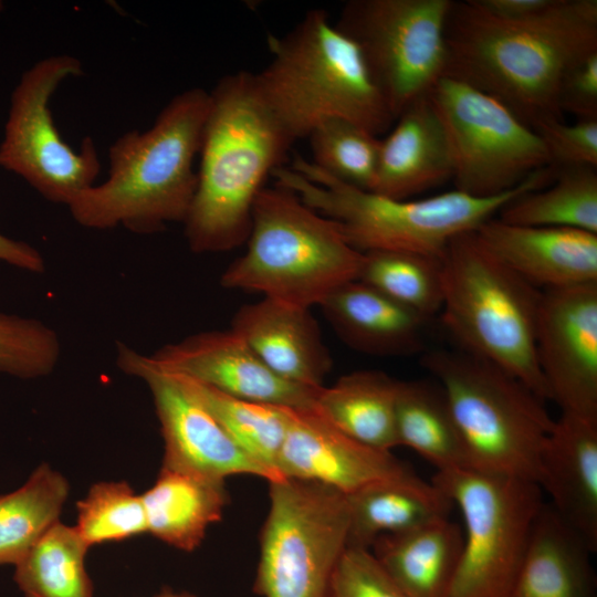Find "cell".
I'll list each match as a JSON object with an SVG mask.
<instances>
[{
  "mask_svg": "<svg viewBox=\"0 0 597 597\" xmlns=\"http://www.w3.org/2000/svg\"><path fill=\"white\" fill-rule=\"evenodd\" d=\"M446 44L443 76L491 95L533 129L564 119L559 83L572 63L597 49V1L558 0L540 18L510 21L475 0H453Z\"/></svg>",
  "mask_w": 597,
  "mask_h": 597,
  "instance_id": "cell-1",
  "label": "cell"
},
{
  "mask_svg": "<svg viewBox=\"0 0 597 597\" xmlns=\"http://www.w3.org/2000/svg\"><path fill=\"white\" fill-rule=\"evenodd\" d=\"M209 93L197 186L184 221L195 253L245 243L255 199L293 145L260 96L253 73L224 75Z\"/></svg>",
  "mask_w": 597,
  "mask_h": 597,
  "instance_id": "cell-2",
  "label": "cell"
},
{
  "mask_svg": "<svg viewBox=\"0 0 597 597\" xmlns=\"http://www.w3.org/2000/svg\"><path fill=\"white\" fill-rule=\"evenodd\" d=\"M210 93L192 87L175 95L153 125L132 129L108 149V175L78 193L67 206L81 227H122L154 234L185 221L197 186L199 154Z\"/></svg>",
  "mask_w": 597,
  "mask_h": 597,
  "instance_id": "cell-3",
  "label": "cell"
},
{
  "mask_svg": "<svg viewBox=\"0 0 597 597\" xmlns=\"http://www.w3.org/2000/svg\"><path fill=\"white\" fill-rule=\"evenodd\" d=\"M268 44L271 61L253 73L255 86L293 143L328 118L350 121L376 136L396 121L358 45L327 11H307Z\"/></svg>",
  "mask_w": 597,
  "mask_h": 597,
  "instance_id": "cell-4",
  "label": "cell"
},
{
  "mask_svg": "<svg viewBox=\"0 0 597 597\" xmlns=\"http://www.w3.org/2000/svg\"><path fill=\"white\" fill-rule=\"evenodd\" d=\"M274 184L292 190L310 208L335 221L357 251L391 250L442 256L455 235L474 231L512 199L547 186L555 169L535 171L514 189L480 198L457 189L425 199H392L346 185L300 155L279 167Z\"/></svg>",
  "mask_w": 597,
  "mask_h": 597,
  "instance_id": "cell-5",
  "label": "cell"
},
{
  "mask_svg": "<svg viewBox=\"0 0 597 597\" xmlns=\"http://www.w3.org/2000/svg\"><path fill=\"white\" fill-rule=\"evenodd\" d=\"M245 243L220 284L310 310L356 280L363 256L335 221L275 184L258 195Z\"/></svg>",
  "mask_w": 597,
  "mask_h": 597,
  "instance_id": "cell-6",
  "label": "cell"
},
{
  "mask_svg": "<svg viewBox=\"0 0 597 597\" xmlns=\"http://www.w3.org/2000/svg\"><path fill=\"white\" fill-rule=\"evenodd\" d=\"M441 321L460 349L501 367L542 400L549 399L535 346L542 290L501 262L474 231L442 256Z\"/></svg>",
  "mask_w": 597,
  "mask_h": 597,
  "instance_id": "cell-7",
  "label": "cell"
},
{
  "mask_svg": "<svg viewBox=\"0 0 597 597\" xmlns=\"http://www.w3.org/2000/svg\"><path fill=\"white\" fill-rule=\"evenodd\" d=\"M422 365L446 395L469 467L537 483L555 421L544 400L501 367L462 349L431 350Z\"/></svg>",
  "mask_w": 597,
  "mask_h": 597,
  "instance_id": "cell-8",
  "label": "cell"
},
{
  "mask_svg": "<svg viewBox=\"0 0 597 597\" xmlns=\"http://www.w3.org/2000/svg\"><path fill=\"white\" fill-rule=\"evenodd\" d=\"M431 483L457 505L464 532L446 597H506L544 502L531 480L471 468L437 471Z\"/></svg>",
  "mask_w": 597,
  "mask_h": 597,
  "instance_id": "cell-9",
  "label": "cell"
},
{
  "mask_svg": "<svg viewBox=\"0 0 597 597\" xmlns=\"http://www.w3.org/2000/svg\"><path fill=\"white\" fill-rule=\"evenodd\" d=\"M269 483L253 591L261 597H323L348 545L347 496L313 481Z\"/></svg>",
  "mask_w": 597,
  "mask_h": 597,
  "instance_id": "cell-10",
  "label": "cell"
},
{
  "mask_svg": "<svg viewBox=\"0 0 597 597\" xmlns=\"http://www.w3.org/2000/svg\"><path fill=\"white\" fill-rule=\"evenodd\" d=\"M429 97L446 133L454 189L495 197L551 166L537 133L491 95L442 76Z\"/></svg>",
  "mask_w": 597,
  "mask_h": 597,
  "instance_id": "cell-11",
  "label": "cell"
},
{
  "mask_svg": "<svg viewBox=\"0 0 597 597\" xmlns=\"http://www.w3.org/2000/svg\"><path fill=\"white\" fill-rule=\"evenodd\" d=\"M453 0H350L335 23L359 48L395 119L444 75Z\"/></svg>",
  "mask_w": 597,
  "mask_h": 597,
  "instance_id": "cell-12",
  "label": "cell"
},
{
  "mask_svg": "<svg viewBox=\"0 0 597 597\" xmlns=\"http://www.w3.org/2000/svg\"><path fill=\"white\" fill-rule=\"evenodd\" d=\"M82 74V62L70 54L46 56L25 70L11 94L0 142L1 168L48 201L65 206L96 184L101 170L94 140L85 137L73 149L59 134L50 108L57 87Z\"/></svg>",
  "mask_w": 597,
  "mask_h": 597,
  "instance_id": "cell-13",
  "label": "cell"
},
{
  "mask_svg": "<svg viewBox=\"0 0 597 597\" xmlns=\"http://www.w3.org/2000/svg\"><path fill=\"white\" fill-rule=\"evenodd\" d=\"M116 363L122 371L142 379L150 390L164 439V468L220 481L235 474L255 475L269 482L283 479L249 457L179 375L124 343L117 344Z\"/></svg>",
  "mask_w": 597,
  "mask_h": 597,
  "instance_id": "cell-14",
  "label": "cell"
},
{
  "mask_svg": "<svg viewBox=\"0 0 597 597\" xmlns=\"http://www.w3.org/2000/svg\"><path fill=\"white\" fill-rule=\"evenodd\" d=\"M535 346L549 400L597 422V283L543 290Z\"/></svg>",
  "mask_w": 597,
  "mask_h": 597,
  "instance_id": "cell-15",
  "label": "cell"
},
{
  "mask_svg": "<svg viewBox=\"0 0 597 597\" xmlns=\"http://www.w3.org/2000/svg\"><path fill=\"white\" fill-rule=\"evenodd\" d=\"M277 469L283 478L313 481L346 495L369 484L417 476L391 451L348 437L315 406L287 407V429Z\"/></svg>",
  "mask_w": 597,
  "mask_h": 597,
  "instance_id": "cell-16",
  "label": "cell"
},
{
  "mask_svg": "<svg viewBox=\"0 0 597 597\" xmlns=\"http://www.w3.org/2000/svg\"><path fill=\"white\" fill-rule=\"evenodd\" d=\"M149 356L169 371L255 402L312 407L322 388L301 386L277 376L231 328L189 335Z\"/></svg>",
  "mask_w": 597,
  "mask_h": 597,
  "instance_id": "cell-17",
  "label": "cell"
},
{
  "mask_svg": "<svg viewBox=\"0 0 597 597\" xmlns=\"http://www.w3.org/2000/svg\"><path fill=\"white\" fill-rule=\"evenodd\" d=\"M475 233L501 262L542 291L597 283L596 233L516 226L495 217Z\"/></svg>",
  "mask_w": 597,
  "mask_h": 597,
  "instance_id": "cell-18",
  "label": "cell"
},
{
  "mask_svg": "<svg viewBox=\"0 0 597 597\" xmlns=\"http://www.w3.org/2000/svg\"><path fill=\"white\" fill-rule=\"evenodd\" d=\"M230 328L277 376L310 388L323 387L333 359L310 308L263 297L242 305Z\"/></svg>",
  "mask_w": 597,
  "mask_h": 597,
  "instance_id": "cell-19",
  "label": "cell"
},
{
  "mask_svg": "<svg viewBox=\"0 0 597 597\" xmlns=\"http://www.w3.org/2000/svg\"><path fill=\"white\" fill-rule=\"evenodd\" d=\"M537 484L551 506L597 549V422L569 413L554 421L540 459Z\"/></svg>",
  "mask_w": 597,
  "mask_h": 597,
  "instance_id": "cell-20",
  "label": "cell"
},
{
  "mask_svg": "<svg viewBox=\"0 0 597 597\" xmlns=\"http://www.w3.org/2000/svg\"><path fill=\"white\" fill-rule=\"evenodd\" d=\"M380 139L370 190L392 198L410 197L452 178V164L443 126L429 93L413 101Z\"/></svg>",
  "mask_w": 597,
  "mask_h": 597,
  "instance_id": "cell-21",
  "label": "cell"
},
{
  "mask_svg": "<svg viewBox=\"0 0 597 597\" xmlns=\"http://www.w3.org/2000/svg\"><path fill=\"white\" fill-rule=\"evenodd\" d=\"M320 306L336 335L357 352L400 356L423 347L429 318L358 280L334 290Z\"/></svg>",
  "mask_w": 597,
  "mask_h": 597,
  "instance_id": "cell-22",
  "label": "cell"
},
{
  "mask_svg": "<svg viewBox=\"0 0 597 597\" xmlns=\"http://www.w3.org/2000/svg\"><path fill=\"white\" fill-rule=\"evenodd\" d=\"M591 553L583 538L544 503L506 597H595Z\"/></svg>",
  "mask_w": 597,
  "mask_h": 597,
  "instance_id": "cell-23",
  "label": "cell"
},
{
  "mask_svg": "<svg viewBox=\"0 0 597 597\" xmlns=\"http://www.w3.org/2000/svg\"><path fill=\"white\" fill-rule=\"evenodd\" d=\"M462 543L463 532L447 516L380 536L369 549L406 597H446Z\"/></svg>",
  "mask_w": 597,
  "mask_h": 597,
  "instance_id": "cell-24",
  "label": "cell"
},
{
  "mask_svg": "<svg viewBox=\"0 0 597 597\" xmlns=\"http://www.w3.org/2000/svg\"><path fill=\"white\" fill-rule=\"evenodd\" d=\"M142 500L147 532L172 547L192 552L208 527L221 520L228 492L224 481L161 467Z\"/></svg>",
  "mask_w": 597,
  "mask_h": 597,
  "instance_id": "cell-25",
  "label": "cell"
},
{
  "mask_svg": "<svg viewBox=\"0 0 597 597\" xmlns=\"http://www.w3.org/2000/svg\"><path fill=\"white\" fill-rule=\"evenodd\" d=\"M348 545L369 549L384 535L398 534L439 517L452 507L449 499L418 475L369 484L346 495Z\"/></svg>",
  "mask_w": 597,
  "mask_h": 597,
  "instance_id": "cell-26",
  "label": "cell"
},
{
  "mask_svg": "<svg viewBox=\"0 0 597 597\" xmlns=\"http://www.w3.org/2000/svg\"><path fill=\"white\" fill-rule=\"evenodd\" d=\"M399 380L380 370H357L323 386L315 408L332 425L368 447L391 451L398 446L396 400Z\"/></svg>",
  "mask_w": 597,
  "mask_h": 597,
  "instance_id": "cell-27",
  "label": "cell"
},
{
  "mask_svg": "<svg viewBox=\"0 0 597 597\" xmlns=\"http://www.w3.org/2000/svg\"><path fill=\"white\" fill-rule=\"evenodd\" d=\"M396 434L398 446L412 449L437 471L470 468L446 395L437 381L399 380Z\"/></svg>",
  "mask_w": 597,
  "mask_h": 597,
  "instance_id": "cell-28",
  "label": "cell"
},
{
  "mask_svg": "<svg viewBox=\"0 0 597 597\" xmlns=\"http://www.w3.org/2000/svg\"><path fill=\"white\" fill-rule=\"evenodd\" d=\"M496 216L510 224L572 228L597 234V168L556 169L547 186L512 199Z\"/></svg>",
  "mask_w": 597,
  "mask_h": 597,
  "instance_id": "cell-29",
  "label": "cell"
},
{
  "mask_svg": "<svg viewBox=\"0 0 597 597\" xmlns=\"http://www.w3.org/2000/svg\"><path fill=\"white\" fill-rule=\"evenodd\" d=\"M66 479L41 464L27 482L0 495V565H17L59 521L69 496Z\"/></svg>",
  "mask_w": 597,
  "mask_h": 597,
  "instance_id": "cell-30",
  "label": "cell"
},
{
  "mask_svg": "<svg viewBox=\"0 0 597 597\" xmlns=\"http://www.w3.org/2000/svg\"><path fill=\"white\" fill-rule=\"evenodd\" d=\"M88 548L75 527L57 521L15 565L13 579L24 597H94Z\"/></svg>",
  "mask_w": 597,
  "mask_h": 597,
  "instance_id": "cell-31",
  "label": "cell"
},
{
  "mask_svg": "<svg viewBox=\"0 0 597 597\" xmlns=\"http://www.w3.org/2000/svg\"><path fill=\"white\" fill-rule=\"evenodd\" d=\"M179 376L249 457L279 478H283L277 464L286 436L287 407L237 398L182 375Z\"/></svg>",
  "mask_w": 597,
  "mask_h": 597,
  "instance_id": "cell-32",
  "label": "cell"
},
{
  "mask_svg": "<svg viewBox=\"0 0 597 597\" xmlns=\"http://www.w3.org/2000/svg\"><path fill=\"white\" fill-rule=\"evenodd\" d=\"M362 253L356 280L427 318L440 312L443 297L441 256L391 250Z\"/></svg>",
  "mask_w": 597,
  "mask_h": 597,
  "instance_id": "cell-33",
  "label": "cell"
},
{
  "mask_svg": "<svg viewBox=\"0 0 597 597\" xmlns=\"http://www.w3.org/2000/svg\"><path fill=\"white\" fill-rule=\"evenodd\" d=\"M378 137L350 121L325 119L308 135L312 163L346 185L370 190L380 145Z\"/></svg>",
  "mask_w": 597,
  "mask_h": 597,
  "instance_id": "cell-34",
  "label": "cell"
},
{
  "mask_svg": "<svg viewBox=\"0 0 597 597\" xmlns=\"http://www.w3.org/2000/svg\"><path fill=\"white\" fill-rule=\"evenodd\" d=\"M74 527L90 547L145 533L147 519L142 495L124 481L95 483L77 503Z\"/></svg>",
  "mask_w": 597,
  "mask_h": 597,
  "instance_id": "cell-35",
  "label": "cell"
},
{
  "mask_svg": "<svg viewBox=\"0 0 597 597\" xmlns=\"http://www.w3.org/2000/svg\"><path fill=\"white\" fill-rule=\"evenodd\" d=\"M61 356L59 335L35 318L0 313V373L22 379L51 374Z\"/></svg>",
  "mask_w": 597,
  "mask_h": 597,
  "instance_id": "cell-36",
  "label": "cell"
},
{
  "mask_svg": "<svg viewBox=\"0 0 597 597\" xmlns=\"http://www.w3.org/2000/svg\"><path fill=\"white\" fill-rule=\"evenodd\" d=\"M323 597H406L370 549L347 546Z\"/></svg>",
  "mask_w": 597,
  "mask_h": 597,
  "instance_id": "cell-37",
  "label": "cell"
},
{
  "mask_svg": "<svg viewBox=\"0 0 597 597\" xmlns=\"http://www.w3.org/2000/svg\"><path fill=\"white\" fill-rule=\"evenodd\" d=\"M542 139L549 164L556 169L568 167L597 168V118L546 121L533 128Z\"/></svg>",
  "mask_w": 597,
  "mask_h": 597,
  "instance_id": "cell-38",
  "label": "cell"
},
{
  "mask_svg": "<svg viewBox=\"0 0 597 597\" xmlns=\"http://www.w3.org/2000/svg\"><path fill=\"white\" fill-rule=\"evenodd\" d=\"M558 108L576 119L597 118V49L572 63L562 76Z\"/></svg>",
  "mask_w": 597,
  "mask_h": 597,
  "instance_id": "cell-39",
  "label": "cell"
},
{
  "mask_svg": "<svg viewBox=\"0 0 597 597\" xmlns=\"http://www.w3.org/2000/svg\"><path fill=\"white\" fill-rule=\"evenodd\" d=\"M489 13L510 21H527L551 11L558 0H475Z\"/></svg>",
  "mask_w": 597,
  "mask_h": 597,
  "instance_id": "cell-40",
  "label": "cell"
},
{
  "mask_svg": "<svg viewBox=\"0 0 597 597\" xmlns=\"http://www.w3.org/2000/svg\"><path fill=\"white\" fill-rule=\"evenodd\" d=\"M0 261L33 273H42L45 269V261L38 249L2 233H0Z\"/></svg>",
  "mask_w": 597,
  "mask_h": 597,
  "instance_id": "cell-41",
  "label": "cell"
},
{
  "mask_svg": "<svg viewBox=\"0 0 597 597\" xmlns=\"http://www.w3.org/2000/svg\"><path fill=\"white\" fill-rule=\"evenodd\" d=\"M156 597H196V596L188 593H178L170 589H164Z\"/></svg>",
  "mask_w": 597,
  "mask_h": 597,
  "instance_id": "cell-42",
  "label": "cell"
}]
</instances>
